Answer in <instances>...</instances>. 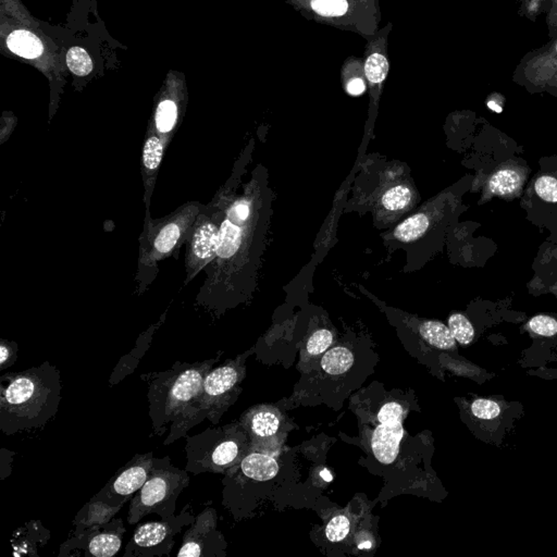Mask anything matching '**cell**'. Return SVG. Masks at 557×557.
<instances>
[{"mask_svg": "<svg viewBox=\"0 0 557 557\" xmlns=\"http://www.w3.org/2000/svg\"><path fill=\"white\" fill-rule=\"evenodd\" d=\"M59 370L49 361L0 377V430L6 436L41 429L61 403Z\"/></svg>", "mask_w": 557, "mask_h": 557, "instance_id": "obj_1", "label": "cell"}, {"mask_svg": "<svg viewBox=\"0 0 557 557\" xmlns=\"http://www.w3.org/2000/svg\"><path fill=\"white\" fill-rule=\"evenodd\" d=\"M219 357L194 363L176 361L171 369L144 373L141 379L149 386V415L153 423L151 436H161L176 416L201 392L207 373Z\"/></svg>", "mask_w": 557, "mask_h": 557, "instance_id": "obj_2", "label": "cell"}, {"mask_svg": "<svg viewBox=\"0 0 557 557\" xmlns=\"http://www.w3.org/2000/svg\"><path fill=\"white\" fill-rule=\"evenodd\" d=\"M242 369L238 361H228L211 369L204 380L199 396L185 407L170 426V433L164 444L188 436L189 430L208 419L214 425L219 423L222 413L234 402Z\"/></svg>", "mask_w": 557, "mask_h": 557, "instance_id": "obj_3", "label": "cell"}, {"mask_svg": "<svg viewBox=\"0 0 557 557\" xmlns=\"http://www.w3.org/2000/svg\"><path fill=\"white\" fill-rule=\"evenodd\" d=\"M189 484V471L174 467L169 456L154 457L149 480L131 501L128 523L136 525L149 514H157L160 518L171 516L176 513V500Z\"/></svg>", "mask_w": 557, "mask_h": 557, "instance_id": "obj_4", "label": "cell"}, {"mask_svg": "<svg viewBox=\"0 0 557 557\" xmlns=\"http://www.w3.org/2000/svg\"><path fill=\"white\" fill-rule=\"evenodd\" d=\"M242 434L238 428L226 426L207 428L196 436H186V466L193 475L224 473L242 461Z\"/></svg>", "mask_w": 557, "mask_h": 557, "instance_id": "obj_5", "label": "cell"}, {"mask_svg": "<svg viewBox=\"0 0 557 557\" xmlns=\"http://www.w3.org/2000/svg\"><path fill=\"white\" fill-rule=\"evenodd\" d=\"M521 207L530 224L541 232L548 231L546 241L557 244V155L539 160V170L526 185Z\"/></svg>", "mask_w": 557, "mask_h": 557, "instance_id": "obj_6", "label": "cell"}, {"mask_svg": "<svg viewBox=\"0 0 557 557\" xmlns=\"http://www.w3.org/2000/svg\"><path fill=\"white\" fill-rule=\"evenodd\" d=\"M201 211L199 204H186L164 219L151 220L147 215L142 239L141 264L154 266L171 256L192 231Z\"/></svg>", "mask_w": 557, "mask_h": 557, "instance_id": "obj_7", "label": "cell"}, {"mask_svg": "<svg viewBox=\"0 0 557 557\" xmlns=\"http://www.w3.org/2000/svg\"><path fill=\"white\" fill-rule=\"evenodd\" d=\"M196 517L191 504L185 505L179 515L137 526L132 539L126 544L124 557L170 556L176 537L183 528L191 526Z\"/></svg>", "mask_w": 557, "mask_h": 557, "instance_id": "obj_8", "label": "cell"}, {"mask_svg": "<svg viewBox=\"0 0 557 557\" xmlns=\"http://www.w3.org/2000/svg\"><path fill=\"white\" fill-rule=\"evenodd\" d=\"M513 82L530 94L557 89V35L540 49L523 56L515 69Z\"/></svg>", "mask_w": 557, "mask_h": 557, "instance_id": "obj_9", "label": "cell"}, {"mask_svg": "<svg viewBox=\"0 0 557 557\" xmlns=\"http://www.w3.org/2000/svg\"><path fill=\"white\" fill-rule=\"evenodd\" d=\"M153 452L136 454L112 476L103 489L91 500L101 501L110 506H124L142 489L153 468Z\"/></svg>", "mask_w": 557, "mask_h": 557, "instance_id": "obj_10", "label": "cell"}, {"mask_svg": "<svg viewBox=\"0 0 557 557\" xmlns=\"http://www.w3.org/2000/svg\"><path fill=\"white\" fill-rule=\"evenodd\" d=\"M124 532V521L112 518L101 529L70 536L60 546L59 556H114L121 548Z\"/></svg>", "mask_w": 557, "mask_h": 557, "instance_id": "obj_11", "label": "cell"}, {"mask_svg": "<svg viewBox=\"0 0 557 557\" xmlns=\"http://www.w3.org/2000/svg\"><path fill=\"white\" fill-rule=\"evenodd\" d=\"M224 539L217 531V513L206 507L184 536L178 552L179 557H209L224 555Z\"/></svg>", "mask_w": 557, "mask_h": 557, "instance_id": "obj_12", "label": "cell"}, {"mask_svg": "<svg viewBox=\"0 0 557 557\" xmlns=\"http://www.w3.org/2000/svg\"><path fill=\"white\" fill-rule=\"evenodd\" d=\"M186 249V271L188 280L194 278L218 255L220 244V228L213 220L199 216L192 231L189 234Z\"/></svg>", "mask_w": 557, "mask_h": 557, "instance_id": "obj_13", "label": "cell"}, {"mask_svg": "<svg viewBox=\"0 0 557 557\" xmlns=\"http://www.w3.org/2000/svg\"><path fill=\"white\" fill-rule=\"evenodd\" d=\"M533 276L528 282L530 294H553L557 297V244L544 241L532 263Z\"/></svg>", "mask_w": 557, "mask_h": 557, "instance_id": "obj_14", "label": "cell"}, {"mask_svg": "<svg viewBox=\"0 0 557 557\" xmlns=\"http://www.w3.org/2000/svg\"><path fill=\"white\" fill-rule=\"evenodd\" d=\"M403 419L381 423L373 433L371 448L378 461L391 463L396 461L400 451L401 441L404 436Z\"/></svg>", "mask_w": 557, "mask_h": 557, "instance_id": "obj_15", "label": "cell"}, {"mask_svg": "<svg viewBox=\"0 0 557 557\" xmlns=\"http://www.w3.org/2000/svg\"><path fill=\"white\" fill-rule=\"evenodd\" d=\"M122 507L110 506L101 501L89 500L76 514L74 521V529L70 536L81 535L89 530L101 529L119 513Z\"/></svg>", "mask_w": 557, "mask_h": 557, "instance_id": "obj_16", "label": "cell"}, {"mask_svg": "<svg viewBox=\"0 0 557 557\" xmlns=\"http://www.w3.org/2000/svg\"><path fill=\"white\" fill-rule=\"evenodd\" d=\"M51 538V532L44 528L39 521H32L24 527L16 530L12 538V546L14 548V556L32 555L39 556V546H45Z\"/></svg>", "mask_w": 557, "mask_h": 557, "instance_id": "obj_17", "label": "cell"}, {"mask_svg": "<svg viewBox=\"0 0 557 557\" xmlns=\"http://www.w3.org/2000/svg\"><path fill=\"white\" fill-rule=\"evenodd\" d=\"M278 471V463L274 457L263 453H251L243 457L239 466V473L254 481H267L276 477Z\"/></svg>", "mask_w": 557, "mask_h": 557, "instance_id": "obj_18", "label": "cell"}, {"mask_svg": "<svg viewBox=\"0 0 557 557\" xmlns=\"http://www.w3.org/2000/svg\"><path fill=\"white\" fill-rule=\"evenodd\" d=\"M155 327L151 328L149 331L142 334L141 338L137 340L134 348H133L129 354H126V356H124L120 359L117 367L114 368V370L111 373V377H110V386H116V384L120 383V382H121L122 380L126 379L129 375H132V373H134V370L136 369L137 366H139V361L144 357L145 353L149 351V345H151V336H153Z\"/></svg>", "mask_w": 557, "mask_h": 557, "instance_id": "obj_19", "label": "cell"}, {"mask_svg": "<svg viewBox=\"0 0 557 557\" xmlns=\"http://www.w3.org/2000/svg\"><path fill=\"white\" fill-rule=\"evenodd\" d=\"M7 45L12 53L26 59H35L43 54L41 39L26 30H16L10 33Z\"/></svg>", "mask_w": 557, "mask_h": 557, "instance_id": "obj_20", "label": "cell"}, {"mask_svg": "<svg viewBox=\"0 0 557 557\" xmlns=\"http://www.w3.org/2000/svg\"><path fill=\"white\" fill-rule=\"evenodd\" d=\"M421 334L432 346L442 351H454L456 340L450 328L440 321H426L421 326Z\"/></svg>", "mask_w": 557, "mask_h": 557, "instance_id": "obj_21", "label": "cell"}, {"mask_svg": "<svg viewBox=\"0 0 557 557\" xmlns=\"http://www.w3.org/2000/svg\"><path fill=\"white\" fill-rule=\"evenodd\" d=\"M243 232L239 224H234L232 218L228 217L222 222L220 228V244L218 257L231 259L242 244Z\"/></svg>", "mask_w": 557, "mask_h": 557, "instance_id": "obj_22", "label": "cell"}, {"mask_svg": "<svg viewBox=\"0 0 557 557\" xmlns=\"http://www.w3.org/2000/svg\"><path fill=\"white\" fill-rule=\"evenodd\" d=\"M251 433L259 438H268L278 431L280 421L278 416L268 409L254 411L245 419Z\"/></svg>", "mask_w": 557, "mask_h": 557, "instance_id": "obj_23", "label": "cell"}, {"mask_svg": "<svg viewBox=\"0 0 557 557\" xmlns=\"http://www.w3.org/2000/svg\"><path fill=\"white\" fill-rule=\"evenodd\" d=\"M165 151V142L156 135H151L145 139L143 147L142 164L145 178H153L157 174L162 156Z\"/></svg>", "mask_w": 557, "mask_h": 557, "instance_id": "obj_24", "label": "cell"}, {"mask_svg": "<svg viewBox=\"0 0 557 557\" xmlns=\"http://www.w3.org/2000/svg\"><path fill=\"white\" fill-rule=\"evenodd\" d=\"M429 226V217L426 214H417L398 224L394 230V236L401 242H413L423 238Z\"/></svg>", "mask_w": 557, "mask_h": 557, "instance_id": "obj_25", "label": "cell"}, {"mask_svg": "<svg viewBox=\"0 0 557 557\" xmlns=\"http://www.w3.org/2000/svg\"><path fill=\"white\" fill-rule=\"evenodd\" d=\"M353 361V354L346 347H334L323 355L321 366L329 375H341L352 367Z\"/></svg>", "mask_w": 557, "mask_h": 557, "instance_id": "obj_26", "label": "cell"}, {"mask_svg": "<svg viewBox=\"0 0 557 557\" xmlns=\"http://www.w3.org/2000/svg\"><path fill=\"white\" fill-rule=\"evenodd\" d=\"M448 328L459 344L469 345L475 338V328L463 313H455L451 315L448 318Z\"/></svg>", "mask_w": 557, "mask_h": 557, "instance_id": "obj_27", "label": "cell"}, {"mask_svg": "<svg viewBox=\"0 0 557 557\" xmlns=\"http://www.w3.org/2000/svg\"><path fill=\"white\" fill-rule=\"evenodd\" d=\"M413 199V192L405 185L390 189L382 196V205L390 211H400L408 207Z\"/></svg>", "mask_w": 557, "mask_h": 557, "instance_id": "obj_28", "label": "cell"}, {"mask_svg": "<svg viewBox=\"0 0 557 557\" xmlns=\"http://www.w3.org/2000/svg\"><path fill=\"white\" fill-rule=\"evenodd\" d=\"M178 109L174 101H164L158 106L156 111V128L160 134H169L176 126Z\"/></svg>", "mask_w": 557, "mask_h": 557, "instance_id": "obj_29", "label": "cell"}, {"mask_svg": "<svg viewBox=\"0 0 557 557\" xmlns=\"http://www.w3.org/2000/svg\"><path fill=\"white\" fill-rule=\"evenodd\" d=\"M388 72V59L382 54H373L366 60L365 74L370 83L375 85L381 84L386 80Z\"/></svg>", "mask_w": 557, "mask_h": 557, "instance_id": "obj_30", "label": "cell"}, {"mask_svg": "<svg viewBox=\"0 0 557 557\" xmlns=\"http://www.w3.org/2000/svg\"><path fill=\"white\" fill-rule=\"evenodd\" d=\"M66 66L72 74L85 76L93 70V62L86 51L81 47H72L66 53Z\"/></svg>", "mask_w": 557, "mask_h": 557, "instance_id": "obj_31", "label": "cell"}, {"mask_svg": "<svg viewBox=\"0 0 557 557\" xmlns=\"http://www.w3.org/2000/svg\"><path fill=\"white\" fill-rule=\"evenodd\" d=\"M527 328L536 336L553 338L557 336V318L552 315L533 316L527 322Z\"/></svg>", "mask_w": 557, "mask_h": 557, "instance_id": "obj_32", "label": "cell"}, {"mask_svg": "<svg viewBox=\"0 0 557 557\" xmlns=\"http://www.w3.org/2000/svg\"><path fill=\"white\" fill-rule=\"evenodd\" d=\"M346 0H311V8L322 16H340L347 11Z\"/></svg>", "mask_w": 557, "mask_h": 557, "instance_id": "obj_33", "label": "cell"}, {"mask_svg": "<svg viewBox=\"0 0 557 557\" xmlns=\"http://www.w3.org/2000/svg\"><path fill=\"white\" fill-rule=\"evenodd\" d=\"M333 343V334L327 329L318 330L309 338L307 342V352L313 356H318L331 346Z\"/></svg>", "mask_w": 557, "mask_h": 557, "instance_id": "obj_34", "label": "cell"}, {"mask_svg": "<svg viewBox=\"0 0 557 557\" xmlns=\"http://www.w3.org/2000/svg\"><path fill=\"white\" fill-rule=\"evenodd\" d=\"M351 529L350 519L344 515H338L331 519L326 529V536L330 542H340L348 535Z\"/></svg>", "mask_w": 557, "mask_h": 557, "instance_id": "obj_35", "label": "cell"}, {"mask_svg": "<svg viewBox=\"0 0 557 557\" xmlns=\"http://www.w3.org/2000/svg\"><path fill=\"white\" fill-rule=\"evenodd\" d=\"M471 413L479 419L490 421L500 416L501 407L494 401L478 398L471 404Z\"/></svg>", "mask_w": 557, "mask_h": 557, "instance_id": "obj_36", "label": "cell"}, {"mask_svg": "<svg viewBox=\"0 0 557 557\" xmlns=\"http://www.w3.org/2000/svg\"><path fill=\"white\" fill-rule=\"evenodd\" d=\"M521 14L531 21H536V19L541 14L542 12L550 11V0H521Z\"/></svg>", "mask_w": 557, "mask_h": 557, "instance_id": "obj_37", "label": "cell"}, {"mask_svg": "<svg viewBox=\"0 0 557 557\" xmlns=\"http://www.w3.org/2000/svg\"><path fill=\"white\" fill-rule=\"evenodd\" d=\"M18 344L12 341H0V370L14 365L18 359Z\"/></svg>", "mask_w": 557, "mask_h": 557, "instance_id": "obj_38", "label": "cell"}, {"mask_svg": "<svg viewBox=\"0 0 557 557\" xmlns=\"http://www.w3.org/2000/svg\"><path fill=\"white\" fill-rule=\"evenodd\" d=\"M403 416H404L403 407L398 403L391 402L381 407L379 413H378V421L380 423L398 421V419H403Z\"/></svg>", "mask_w": 557, "mask_h": 557, "instance_id": "obj_39", "label": "cell"}, {"mask_svg": "<svg viewBox=\"0 0 557 557\" xmlns=\"http://www.w3.org/2000/svg\"><path fill=\"white\" fill-rule=\"evenodd\" d=\"M551 9L546 16V24L548 28V36L551 39L557 35V0H550Z\"/></svg>", "mask_w": 557, "mask_h": 557, "instance_id": "obj_40", "label": "cell"}, {"mask_svg": "<svg viewBox=\"0 0 557 557\" xmlns=\"http://www.w3.org/2000/svg\"><path fill=\"white\" fill-rule=\"evenodd\" d=\"M14 455V452H11V451L6 450V448L1 450V466H0L1 480L6 479L11 473L12 456Z\"/></svg>", "mask_w": 557, "mask_h": 557, "instance_id": "obj_41", "label": "cell"}, {"mask_svg": "<svg viewBox=\"0 0 557 557\" xmlns=\"http://www.w3.org/2000/svg\"><path fill=\"white\" fill-rule=\"evenodd\" d=\"M505 99L503 95L498 94V93H493L490 95L486 101V107L489 108L492 111L498 112L501 114L504 109Z\"/></svg>", "mask_w": 557, "mask_h": 557, "instance_id": "obj_42", "label": "cell"}, {"mask_svg": "<svg viewBox=\"0 0 557 557\" xmlns=\"http://www.w3.org/2000/svg\"><path fill=\"white\" fill-rule=\"evenodd\" d=\"M346 89L351 95L358 96V95L363 94V91H365V82L359 78L353 79V80L347 83Z\"/></svg>", "mask_w": 557, "mask_h": 557, "instance_id": "obj_43", "label": "cell"}, {"mask_svg": "<svg viewBox=\"0 0 557 557\" xmlns=\"http://www.w3.org/2000/svg\"><path fill=\"white\" fill-rule=\"evenodd\" d=\"M548 94L552 95V96L556 97L557 99V89H554V91H551Z\"/></svg>", "mask_w": 557, "mask_h": 557, "instance_id": "obj_44", "label": "cell"}]
</instances>
